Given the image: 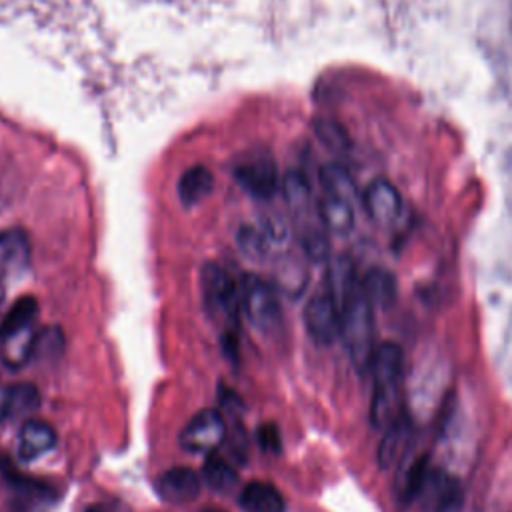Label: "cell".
<instances>
[{"instance_id": "6da1fadb", "label": "cell", "mask_w": 512, "mask_h": 512, "mask_svg": "<svg viewBox=\"0 0 512 512\" xmlns=\"http://www.w3.org/2000/svg\"><path fill=\"white\" fill-rule=\"evenodd\" d=\"M38 300L20 296L12 302L0 322V360L6 368H22L32 356L38 340Z\"/></svg>"}, {"instance_id": "9c48e42d", "label": "cell", "mask_w": 512, "mask_h": 512, "mask_svg": "<svg viewBox=\"0 0 512 512\" xmlns=\"http://www.w3.org/2000/svg\"><path fill=\"white\" fill-rule=\"evenodd\" d=\"M364 208L378 224H392L400 218L402 198L396 186L384 178H376L364 192Z\"/></svg>"}, {"instance_id": "3957f363", "label": "cell", "mask_w": 512, "mask_h": 512, "mask_svg": "<svg viewBox=\"0 0 512 512\" xmlns=\"http://www.w3.org/2000/svg\"><path fill=\"white\" fill-rule=\"evenodd\" d=\"M200 292L202 304L208 316L234 332L238 328V314H240V286L234 284L230 274L214 262L204 264L200 272Z\"/></svg>"}, {"instance_id": "277c9868", "label": "cell", "mask_w": 512, "mask_h": 512, "mask_svg": "<svg viewBox=\"0 0 512 512\" xmlns=\"http://www.w3.org/2000/svg\"><path fill=\"white\" fill-rule=\"evenodd\" d=\"M240 308L258 332H270L280 322V300L276 290L256 274H246L240 282Z\"/></svg>"}, {"instance_id": "9a60e30c", "label": "cell", "mask_w": 512, "mask_h": 512, "mask_svg": "<svg viewBox=\"0 0 512 512\" xmlns=\"http://www.w3.org/2000/svg\"><path fill=\"white\" fill-rule=\"evenodd\" d=\"M6 480H8V486L12 488L14 492V498H12V508L18 510V512H32V510H38L40 506L52 502L54 494L50 488L42 486L40 482H34V480H28V478H22L18 474H8L6 472Z\"/></svg>"}, {"instance_id": "52a82bcc", "label": "cell", "mask_w": 512, "mask_h": 512, "mask_svg": "<svg viewBox=\"0 0 512 512\" xmlns=\"http://www.w3.org/2000/svg\"><path fill=\"white\" fill-rule=\"evenodd\" d=\"M30 264V240L22 228L0 232V300L6 288L18 282Z\"/></svg>"}, {"instance_id": "484cf974", "label": "cell", "mask_w": 512, "mask_h": 512, "mask_svg": "<svg viewBox=\"0 0 512 512\" xmlns=\"http://www.w3.org/2000/svg\"><path fill=\"white\" fill-rule=\"evenodd\" d=\"M256 438H258V444L262 446V450L266 452H280L282 448V442H280V430L272 424V422H266L258 428L256 432Z\"/></svg>"}, {"instance_id": "4316f807", "label": "cell", "mask_w": 512, "mask_h": 512, "mask_svg": "<svg viewBox=\"0 0 512 512\" xmlns=\"http://www.w3.org/2000/svg\"><path fill=\"white\" fill-rule=\"evenodd\" d=\"M316 132L326 142V146H330V148H342L344 146V134H342V130L336 124H332V122H318Z\"/></svg>"}, {"instance_id": "ac0fdd59", "label": "cell", "mask_w": 512, "mask_h": 512, "mask_svg": "<svg viewBox=\"0 0 512 512\" xmlns=\"http://www.w3.org/2000/svg\"><path fill=\"white\" fill-rule=\"evenodd\" d=\"M402 412L400 384L374 386L370 400V422L374 428L384 430Z\"/></svg>"}, {"instance_id": "d6986e66", "label": "cell", "mask_w": 512, "mask_h": 512, "mask_svg": "<svg viewBox=\"0 0 512 512\" xmlns=\"http://www.w3.org/2000/svg\"><path fill=\"white\" fill-rule=\"evenodd\" d=\"M360 282L354 276V266L350 258L338 256L328 266V294L342 308V304L358 290Z\"/></svg>"}, {"instance_id": "603a6c76", "label": "cell", "mask_w": 512, "mask_h": 512, "mask_svg": "<svg viewBox=\"0 0 512 512\" xmlns=\"http://www.w3.org/2000/svg\"><path fill=\"white\" fill-rule=\"evenodd\" d=\"M40 392L30 382H18L10 386V418L32 414L40 406Z\"/></svg>"}, {"instance_id": "e0dca14e", "label": "cell", "mask_w": 512, "mask_h": 512, "mask_svg": "<svg viewBox=\"0 0 512 512\" xmlns=\"http://www.w3.org/2000/svg\"><path fill=\"white\" fill-rule=\"evenodd\" d=\"M360 290L364 298L370 302V306L388 308L396 300L398 282L392 272L384 268H370L360 280Z\"/></svg>"}, {"instance_id": "cb8c5ba5", "label": "cell", "mask_w": 512, "mask_h": 512, "mask_svg": "<svg viewBox=\"0 0 512 512\" xmlns=\"http://www.w3.org/2000/svg\"><path fill=\"white\" fill-rule=\"evenodd\" d=\"M282 192L286 202L290 204V208L294 210H302L306 208L308 200H310V186L306 182V178L300 172H288L282 180Z\"/></svg>"}, {"instance_id": "ba28073f", "label": "cell", "mask_w": 512, "mask_h": 512, "mask_svg": "<svg viewBox=\"0 0 512 512\" xmlns=\"http://www.w3.org/2000/svg\"><path fill=\"white\" fill-rule=\"evenodd\" d=\"M304 326L310 338L322 346L332 344L334 338L340 336V308L328 292L308 300L304 308Z\"/></svg>"}, {"instance_id": "30bf717a", "label": "cell", "mask_w": 512, "mask_h": 512, "mask_svg": "<svg viewBox=\"0 0 512 512\" xmlns=\"http://www.w3.org/2000/svg\"><path fill=\"white\" fill-rule=\"evenodd\" d=\"M412 436V422L408 414L402 410L386 428L384 436L378 444V466L382 470H388L392 466H398V462L404 458L406 448L410 444Z\"/></svg>"}, {"instance_id": "7a4b0ae2", "label": "cell", "mask_w": 512, "mask_h": 512, "mask_svg": "<svg viewBox=\"0 0 512 512\" xmlns=\"http://www.w3.org/2000/svg\"><path fill=\"white\" fill-rule=\"evenodd\" d=\"M340 338L352 364L364 372L370 366L374 346V320L372 306L364 298L360 286L340 308Z\"/></svg>"}, {"instance_id": "83f0119b", "label": "cell", "mask_w": 512, "mask_h": 512, "mask_svg": "<svg viewBox=\"0 0 512 512\" xmlns=\"http://www.w3.org/2000/svg\"><path fill=\"white\" fill-rule=\"evenodd\" d=\"M84 512H130V508L118 500H102V502H92L90 506H86Z\"/></svg>"}, {"instance_id": "44dd1931", "label": "cell", "mask_w": 512, "mask_h": 512, "mask_svg": "<svg viewBox=\"0 0 512 512\" xmlns=\"http://www.w3.org/2000/svg\"><path fill=\"white\" fill-rule=\"evenodd\" d=\"M202 476H204V482L212 490L222 492V494L230 492L236 486V482H238V474L232 468V464L226 462L216 452L206 454V460H204V466H202Z\"/></svg>"}, {"instance_id": "5bb4252c", "label": "cell", "mask_w": 512, "mask_h": 512, "mask_svg": "<svg viewBox=\"0 0 512 512\" xmlns=\"http://www.w3.org/2000/svg\"><path fill=\"white\" fill-rule=\"evenodd\" d=\"M238 502L244 512H286L284 496L270 482L262 480L248 482L242 488Z\"/></svg>"}, {"instance_id": "7c38bea8", "label": "cell", "mask_w": 512, "mask_h": 512, "mask_svg": "<svg viewBox=\"0 0 512 512\" xmlns=\"http://www.w3.org/2000/svg\"><path fill=\"white\" fill-rule=\"evenodd\" d=\"M56 446V432L44 420H26L18 436V456L22 462H34Z\"/></svg>"}, {"instance_id": "f546056e", "label": "cell", "mask_w": 512, "mask_h": 512, "mask_svg": "<svg viewBox=\"0 0 512 512\" xmlns=\"http://www.w3.org/2000/svg\"><path fill=\"white\" fill-rule=\"evenodd\" d=\"M204 512H220V510H204Z\"/></svg>"}, {"instance_id": "7402d4cb", "label": "cell", "mask_w": 512, "mask_h": 512, "mask_svg": "<svg viewBox=\"0 0 512 512\" xmlns=\"http://www.w3.org/2000/svg\"><path fill=\"white\" fill-rule=\"evenodd\" d=\"M318 180L320 186L324 190V194H332V196H340V198H348L354 202L356 196V186L352 176L348 174V170L340 164H324L318 172Z\"/></svg>"}, {"instance_id": "d4e9b609", "label": "cell", "mask_w": 512, "mask_h": 512, "mask_svg": "<svg viewBox=\"0 0 512 512\" xmlns=\"http://www.w3.org/2000/svg\"><path fill=\"white\" fill-rule=\"evenodd\" d=\"M462 510H464V492L460 484L454 478H450V482L434 502L432 512H462Z\"/></svg>"}, {"instance_id": "ffe728a7", "label": "cell", "mask_w": 512, "mask_h": 512, "mask_svg": "<svg viewBox=\"0 0 512 512\" xmlns=\"http://www.w3.org/2000/svg\"><path fill=\"white\" fill-rule=\"evenodd\" d=\"M214 186V176L206 166L188 168L178 180V196L184 206H194L204 200Z\"/></svg>"}, {"instance_id": "2e32d148", "label": "cell", "mask_w": 512, "mask_h": 512, "mask_svg": "<svg viewBox=\"0 0 512 512\" xmlns=\"http://www.w3.org/2000/svg\"><path fill=\"white\" fill-rule=\"evenodd\" d=\"M318 216L326 230L348 234L354 226V202L348 198L324 194L318 202Z\"/></svg>"}, {"instance_id": "5b68a950", "label": "cell", "mask_w": 512, "mask_h": 512, "mask_svg": "<svg viewBox=\"0 0 512 512\" xmlns=\"http://www.w3.org/2000/svg\"><path fill=\"white\" fill-rule=\"evenodd\" d=\"M232 174L244 192L260 200L274 196L280 186L276 162L266 152H252L244 156L234 164Z\"/></svg>"}, {"instance_id": "4fadbf2b", "label": "cell", "mask_w": 512, "mask_h": 512, "mask_svg": "<svg viewBox=\"0 0 512 512\" xmlns=\"http://www.w3.org/2000/svg\"><path fill=\"white\" fill-rule=\"evenodd\" d=\"M402 364L404 354L396 342H384L376 346L368 372L372 376L374 386H392L402 380Z\"/></svg>"}, {"instance_id": "f1b7e54d", "label": "cell", "mask_w": 512, "mask_h": 512, "mask_svg": "<svg viewBox=\"0 0 512 512\" xmlns=\"http://www.w3.org/2000/svg\"><path fill=\"white\" fill-rule=\"evenodd\" d=\"M10 418V386L0 384V424Z\"/></svg>"}, {"instance_id": "8992f818", "label": "cell", "mask_w": 512, "mask_h": 512, "mask_svg": "<svg viewBox=\"0 0 512 512\" xmlns=\"http://www.w3.org/2000/svg\"><path fill=\"white\" fill-rule=\"evenodd\" d=\"M226 438V422L214 408H204L194 414L180 432V446L194 454H210Z\"/></svg>"}, {"instance_id": "8fae6325", "label": "cell", "mask_w": 512, "mask_h": 512, "mask_svg": "<svg viewBox=\"0 0 512 512\" xmlns=\"http://www.w3.org/2000/svg\"><path fill=\"white\" fill-rule=\"evenodd\" d=\"M158 494L172 504L192 502L200 492V478L186 466H174L156 480Z\"/></svg>"}]
</instances>
